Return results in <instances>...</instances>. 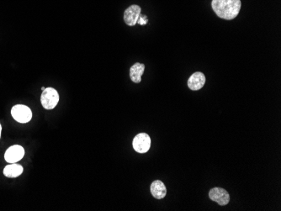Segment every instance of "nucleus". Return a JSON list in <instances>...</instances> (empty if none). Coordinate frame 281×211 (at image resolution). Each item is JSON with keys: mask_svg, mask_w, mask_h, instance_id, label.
Listing matches in <instances>:
<instances>
[{"mask_svg": "<svg viewBox=\"0 0 281 211\" xmlns=\"http://www.w3.org/2000/svg\"><path fill=\"white\" fill-rule=\"evenodd\" d=\"M142 8L139 5H131L124 12V21L129 26H134L139 20Z\"/></svg>", "mask_w": 281, "mask_h": 211, "instance_id": "nucleus-5", "label": "nucleus"}, {"mask_svg": "<svg viewBox=\"0 0 281 211\" xmlns=\"http://www.w3.org/2000/svg\"><path fill=\"white\" fill-rule=\"evenodd\" d=\"M145 70V65L142 63H136L130 68V78L135 83L142 82V76Z\"/></svg>", "mask_w": 281, "mask_h": 211, "instance_id": "nucleus-10", "label": "nucleus"}, {"mask_svg": "<svg viewBox=\"0 0 281 211\" xmlns=\"http://www.w3.org/2000/svg\"><path fill=\"white\" fill-rule=\"evenodd\" d=\"M209 198L221 206L228 205L230 202V195L228 191L221 188H214L211 189L209 192Z\"/></svg>", "mask_w": 281, "mask_h": 211, "instance_id": "nucleus-6", "label": "nucleus"}, {"mask_svg": "<svg viewBox=\"0 0 281 211\" xmlns=\"http://www.w3.org/2000/svg\"><path fill=\"white\" fill-rule=\"evenodd\" d=\"M205 81L206 79H205L204 73L196 72V73H193L188 80V87L193 91H197L204 87Z\"/></svg>", "mask_w": 281, "mask_h": 211, "instance_id": "nucleus-8", "label": "nucleus"}, {"mask_svg": "<svg viewBox=\"0 0 281 211\" xmlns=\"http://www.w3.org/2000/svg\"><path fill=\"white\" fill-rule=\"evenodd\" d=\"M1 131H2V126H1V124H0V138H1Z\"/></svg>", "mask_w": 281, "mask_h": 211, "instance_id": "nucleus-12", "label": "nucleus"}, {"mask_svg": "<svg viewBox=\"0 0 281 211\" xmlns=\"http://www.w3.org/2000/svg\"><path fill=\"white\" fill-rule=\"evenodd\" d=\"M23 167L21 165L16 163H11L10 165H7L6 167L3 169V174L7 178H17L22 174Z\"/></svg>", "mask_w": 281, "mask_h": 211, "instance_id": "nucleus-11", "label": "nucleus"}, {"mask_svg": "<svg viewBox=\"0 0 281 211\" xmlns=\"http://www.w3.org/2000/svg\"><path fill=\"white\" fill-rule=\"evenodd\" d=\"M24 155H25V150L21 146H12L10 148L7 149V151H5L4 159L6 160L7 162L16 163L22 159Z\"/></svg>", "mask_w": 281, "mask_h": 211, "instance_id": "nucleus-7", "label": "nucleus"}, {"mask_svg": "<svg viewBox=\"0 0 281 211\" xmlns=\"http://www.w3.org/2000/svg\"><path fill=\"white\" fill-rule=\"evenodd\" d=\"M14 119L19 123H27L32 120V112L30 108L23 104H17L11 110Z\"/></svg>", "mask_w": 281, "mask_h": 211, "instance_id": "nucleus-3", "label": "nucleus"}, {"mask_svg": "<svg viewBox=\"0 0 281 211\" xmlns=\"http://www.w3.org/2000/svg\"><path fill=\"white\" fill-rule=\"evenodd\" d=\"M133 148L138 153H146L151 147V138L146 133H140L133 139Z\"/></svg>", "mask_w": 281, "mask_h": 211, "instance_id": "nucleus-4", "label": "nucleus"}, {"mask_svg": "<svg viewBox=\"0 0 281 211\" xmlns=\"http://www.w3.org/2000/svg\"><path fill=\"white\" fill-rule=\"evenodd\" d=\"M150 190H151L152 195L154 197L155 199H164L167 195L166 186H165V183L160 180H156L154 182H152L151 187H150Z\"/></svg>", "mask_w": 281, "mask_h": 211, "instance_id": "nucleus-9", "label": "nucleus"}, {"mask_svg": "<svg viewBox=\"0 0 281 211\" xmlns=\"http://www.w3.org/2000/svg\"><path fill=\"white\" fill-rule=\"evenodd\" d=\"M212 7L219 18L231 20L240 12L242 2L241 0H212Z\"/></svg>", "mask_w": 281, "mask_h": 211, "instance_id": "nucleus-1", "label": "nucleus"}, {"mask_svg": "<svg viewBox=\"0 0 281 211\" xmlns=\"http://www.w3.org/2000/svg\"><path fill=\"white\" fill-rule=\"evenodd\" d=\"M45 87H42V88H41V90H42V91H43V90H45Z\"/></svg>", "mask_w": 281, "mask_h": 211, "instance_id": "nucleus-13", "label": "nucleus"}, {"mask_svg": "<svg viewBox=\"0 0 281 211\" xmlns=\"http://www.w3.org/2000/svg\"><path fill=\"white\" fill-rule=\"evenodd\" d=\"M41 102L44 109L52 110L59 102V95L55 88H45L41 94Z\"/></svg>", "mask_w": 281, "mask_h": 211, "instance_id": "nucleus-2", "label": "nucleus"}]
</instances>
